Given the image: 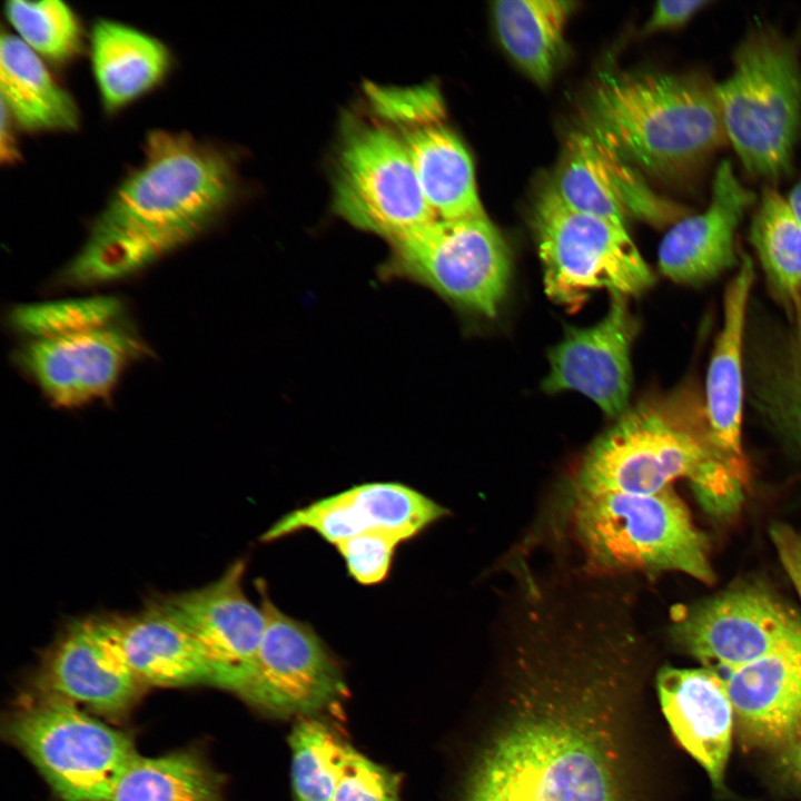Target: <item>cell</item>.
Returning a JSON list of instances; mask_svg holds the SVG:
<instances>
[{
    "label": "cell",
    "mask_w": 801,
    "mask_h": 801,
    "mask_svg": "<svg viewBox=\"0 0 801 801\" xmlns=\"http://www.w3.org/2000/svg\"><path fill=\"white\" fill-rule=\"evenodd\" d=\"M246 562L237 560L206 586L160 597L190 632L211 685L239 693L256 662L266 617L244 590Z\"/></svg>",
    "instance_id": "4fadbf2b"
},
{
    "label": "cell",
    "mask_w": 801,
    "mask_h": 801,
    "mask_svg": "<svg viewBox=\"0 0 801 801\" xmlns=\"http://www.w3.org/2000/svg\"><path fill=\"white\" fill-rule=\"evenodd\" d=\"M551 186L568 207L621 227L630 218L663 227L689 215L688 208L655 194L631 164L585 130L570 136Z\"/></svg>",
    "instance_id": "5bb4252c"
},
{
    "label": "cell",
    "mask_w": 801,
    "mask_h": 801,
    "mask_svg": "<svg viewBox=\"0 0 801 801\" xmlns=\"http://www.w3.org/2000/svg\"><path fill=\"white\" fill-rule=\"evenodd\" d=\"M750 240L777 294L793 304L801 299V225L775 188L762 189Z\"/></svg>",
    "instance_id": "f1b7e54d"
},
{
    "label": "cell",
    "mask_w": 801,
    "mask_h": 801,
    "mask_svg": "<svg viewBox=\"0 0 801 801\" xmlns=\"http://www.w3.org/2000/svg\"><path fill=\"white\" fill-rule=\"evenodd\" d=\"M709 4H711L709 0L657 1L645 22L644 30L651 33L682 27Z\"/></svg>",
    "instance_id": "8d00e7d4"
},
{
    "label": "cell",
    "mask_w": 801,
    "mask_h": 801,
    "mask_svg": "<svg viewBox=\"0 0 801 801\" xmlns=\"http://www.w3.org/2000/svg\"><path fill=\"white\" fill-rule=\"evenodd\" d=\"M400 775L353 745L340 769L332 801H399Z\"/></svg>",
    "instance_id": "836d02e7"
},
{
    "label": "cell",
    "mask_w": 801,
    "mask_h": 801,
    "mask_svg": "<svg viewBox=\"0 0 801 801\" xmlns=\"http://www.w3.org/2000/svg\"><path fill=\"white\" fill-rule=\"evenodd\" d=\"M705 73L604 72L582 108L584 130L665 180L694 176L729 142Z\"/></svg>",
    "instance_id": "277c9868"
},
{
    "label": "cell",
    "mask_w": 801,
    "mask_h": 801,
    "mask_svg": "<svg viewBox=\"0 0 801 801\" xmlns=\"http://www.w3.org/2000/svg\"><path fill=\"white\" fill-rule=\"evenodd\" d=\"M801 599V551L782 562ZM743 738L760 748L793 746L801 736V639L724 678Z\"/></svg>",
    "instance_id": "d6986e66"
},
{
    "label": "cell",
    "mask_w": 801,
    "mask_h": 801,
    "mask_svg": "<svg viewBox=\"0 0 801 801\" xmlns=\"http://www.w3.org/2000/svg\"><path fill=\"white\" fill-rule=\"evenodd\" d=\"M533 226L548 297L578 308L593 290L640 295L654 275L626 228L565 205L552 186L538 195Z\"/></svg>",
    "instance_id": "52a82bcc"
},
{
    "label": "cell",
    "mask_w": 801,
    "mask_h": 801,
    "mask_svg": "<svg viewBox=\"0 0 801 801\" xmlns=\"http://www.w3.org/2000/svg\"><path fill=\"white\" fill-rule=\"evenodd\" d=\"M368 92L378 115L400 129L441 122L445 116L442 96L434 86L411 89L373 86Z\"/></svg>",
    "instance_id": "e575fe53"
},
{
    "label": "cell",
    "mask_w": 801,
    "mask_h": 801,
    "mask_svg": "<svg viewBox=\"0 0 801 801\" xmlns=\"http://www.w3.org/2000/svg\"><path fill=\"white\" fill-rule=\"evenodd\" d=\"M753 279V263L749 256L743 255L739 271L725 290L723 325L709 364L705 385L709 438L724 457L743 467L742 342Z\"/></svg>",
    "instance_id": "7402d4cb"
},
{
    "label": "cell",
    "mask_w": 801,
    "mask_h": 801,
    "mask_svg": "<svg viewBox=\"0 0 801 801\" xmlns=\"http://www.w3.org/2000/svg\"><path fill=\"white\" fill-rule=\"evenodd\" d=\"M384 275L424 285L485 317L497 314L511 278V256L485 215L434 219L393 239Z\"/></svg>",
    "instance_id": "9c48e42d"
},
{
    "label": "cell",
    "mask_w": 801,
    "mask_h": 801,
    "mask_svg": "<svg viewBox=\"0 0 801 801\" xmlns=\"http://www.w3.org/2000/svg\"><path fill=\"white\" fill-rule=\"evenodd\" d=\"M671 634L706 668L729 673L801 639V614L762 587L740 586L678 614Z\"/></svg>",
    "instance_id": "7c38bea8"
},
{
    "label": "cell",
    "mask_w": 801,
    "mask_h": 801,
    "mask_svg": "<svg viewBox=\"0 0 801 801\" xmlns=\"http://www.w3.org/2000/svg\"><path fill=\"white\" fill-rule=\"evenodd\" d=\"M571 524L597 572L673 571L715 581L709 540L673 487L651 495H574Z\"/></svg>",
    "instance_id": "8992f818"
},
{
    "label": "cell",
    "mask_w": 801,
    "mask_h": 801,
    "mask_svg": "<svg viewBox=\"0 0 801 801\" xmlns=\"http://www.w3.org/2000/svg\"><path fill=\"white\" fill-rule=\"evenodd\" d=\"M425 199L438 219L485 215L469 154L441 122L400 129Z\"/></svg>",
    "instance_id": "d4e9b609"
},
{
    "label": "cell",
    "mask_w": 801,
    "mask_h": 801,
    "mask_svg": "<svg viewBox=\"0 0 801 801\" xmlns=\"http://www.w3.org/2000/svg\"><path fill=\"white\" fill-rule=\"evenodd\" d=\"M402 542L386 533L367 532L336 545L348 574L363 585L384 581L392 568L397 546Z\"/></svg>",
    "instance_id": "d590c367"
},
{
    "label": "cell",
    "mask_w": 801,
    "mask_h": 801,
    "mask_svg": "<svg viewBox=\"0 0 801 801\" xmlns=\"http://www.w3.org/2000/svg\"><path fill=\"white\" fill-rule=\"evenodd\" d=\"M756 195L736 177L733 165L722 160L715 169L711 200L700 214L673 224L659 247V267L679 284H701L732 267L734 235Z\"/></svg>",
    "instance_id": "ffe728a7"
},
{
    "label": "cell",
    "mask_w": 801,
    "mask_h": 801,
    "mask_svg": "<svg viewBox=\"0 0 801 801\" xmlns=\"http://www.w3.org/2000/svg\"><path fill=\"white\" fill-rule=\"evenodd\" d=\"M93 76L103 107L115 111L156 87L168 73L171 55L154 36L109 19L90 34Z\"/></svg>",
    "instance_id": "cb8c5ba5"
},
{
    "label": "cell",
    "mask_w": 801,
    "mask_h": 801,
    "mask_svg": "<svg viewBox=\"0 0 801 801\" xmlns=\"http://www.w3.org/2000/svg\"><path fill=\"white\" fill-rule=\"evenodd\" d=\"M787 200L797 220L801 225V177L791 189Z\"/></svg>",
    "instance_id": "f35d334b"
},
{
    "label": "cell",
    "mask_w": 801,
    "mask_h": 801,
    "mask_svg": "<svg viewBox=\"0 0 801 801\" xmlns=\"http://www.w3.org/2000/svg\"><path fill=\"white\" fill-rule=\"evenodd\" d=\"M108 801H227L222 777L196 751L139 756Z\"/></svg>",
    "instance_id": "83f0119b"
},
{
    "label": "cell",
    "mask_w": 801,
    "mask_h": 801,
    "mask_svg": "<svg viewBox=\"0 0 801 801\" xmlns=\"http://www.w3.org/2000/svg\"><path fill=\"white\" fill-rule=\"evenodd\" d=\"M662 712L683 749L721 788L731 751L734 710L724 678L709 668L664 666L656 678Z\"/></svg>",
    "instance_id": "44dd1931"
},
{
    "label": "cell",
    "mask_w": 801,
    "mask_h": 801,
    "mask_svg": "<svg viewBox=\"0 0 801 801\" xmlns=\"http://www.w3.org/2000/svg\"><path fill=\"white\" fill-rule=\"evenodd\" d=\"M797 322L782 360L765 382L761 399L768 414L801 444V299Z\"/></svg>",
    "instance_id": "d6a6232c"
},
{
    "label": "cell",
    "mask_w": 801,
    "mask_h": 801,
    "mask_svg": "<svg viewBox=\"0 0 801 801\" xmlns=\"http://www.w3.org/2000/svg\"><path fill=\"white\" fill-rule=\"evenodd\" d=\"M288 742L294 801H332L352 744L314 718L296 722Z\"/></svg>",
    "instance_id": "f546056e"
},
{
    "label": "cell",
    "mask_w": 801,
    "mask_h": 801,
    "mask_svg": "<svg viewBox=\"0 0 801 801\" xmlns=\"http://www.w3.org/2000/svg\"><path fill=\"white\" fill-rule=\"evenodd\" d=\"M4 12L18 37L41 58L65 62L79 53L81 27L65 2L11 0Z\"/></svg>",
    "instance_id": "1f68e13d"
},
{
    "label": "cell",
    "mask_w": 801,
    "mask_h": 801,
    "mask_svg": "<svg viewBox=\"0 0 801 801\" xmlns=\"http://www.w3.org/2000/svg\"><path fill=\"white\" fill-rule=\"evenodd\" d=\"M144 151L62 273L65 284L88 287L129 276L199 236L230 202L233 167L212 146L158 129Z\"/></svg>",
    "instance_id": "7a4b0ae2"
},
{
    "label": "cell",
    "mask_w": 801,
    "mask_h": 801,
    "mask_svg": "<svg viewBox=\"0 0 801 801\" xmlns=\"http://www.w3.org/2000/svg\"><path fill=\"white\" fill-rule=\"evenodd\" d=\"M0 90L12 120L29 131H72L79 110L70 93L52 78L40 56L19 37L1 36Z\"/></svg>",
    "instance_id": "484cf974"
},
{
    "label": "cell",
    "mask_w": 801,
    "mask_h": 801,
    "mask_svg": "<svg viewBox=\"0 0 801 801\" xmlns=\"http://www.w3.org/2000/svg\"><path fill=\"white\" fill-rule=\"evenodd\" d=\"M266 625L254 670L238 693L273 718H313L337 703L346 684L337 660L308 623L280 611L257 581Z\"/></svg>",
    "instance_id": "8fae6325"
},
{
    "label": "cell",
    "mask_w": 801,
    "mask_h": 801,
    "mask_svg": "<svg viewBox=\"0 0 801 801\" xmlns=\"http://www.w3.org/2000/svg\"><path fill=\"white\" fill-rule=\"evenodd\" d=\"M686 478L702 505L719 517L743 500L746 468L703 436L686 397L674 394L629 407L586 449L573 474L574 495H651Z\"/></svg>",
    "instance_id": "3957f363"
},
{
    "label": "cell",
    "mask_w": 801,
    "mask_h": 801,
    "mask_svg": "<svg viewBox=\"0 0 801 801\" xmlns=\"http://www.w3.org/2000/svg\"><path fill=\"white\" fill-rule=\"evenodd\" d=\"M576 2L501 0L493 3L500 41L513 61L540 86L548 83L565 56V24Z\"/></svg>",
    "instance_id": "4316f807"
},
{
    "label": "cell",
    "mask_w": 801,
    "mask_h": 801,
    "mask_svg": "<svg viewBox=\"0 0 801 801\" xmlns=\"http://www.w3.org/2000/svg\"><path fill=\"white\" fill-rule=\"evenodd\" d=\"M446 514L444 506L405 484L365 483L287 513L260 541L268 543L310 530L334 545L367 532L386 533L403 543Z\"/></svg>",
    "instance_id": "2e32d148"
},
{
    "label": "cell",
    "mask_w": 801,
    "mask_h": 801,
    "mask_svg": "<svg viewBox=\"0 0 801 801\" xmlns=\"http://www.w3.org/2000/svg\"><path fill=\"white\" fill-rule=\"evenodd\" d=\"M12 118L7 111L6 107L1 105V161L7 164H13L18 160V149L13 138L11 129Z\"/></svg>",
    "instance_id": "74e56055"
},
{
    "label": "cell",
    "mask_w": 801,
    "mask_h": 801,
    "mask_svg": "<svg viewBox=\"0 0 801 801\" xmlns=\"http://www.w3.org/2000/svg\"><path fill=\"white\" fill-rule=\"evenodd\" d=\"M715 91L728 140L745 170L769 181L788 175L801 138L798 44L773 27H751Z\"/></svg>",
    "instance_id": "5b68a950"
},
{
    "label": "cell",
    "mask_w": 801,
    "mask_h": 801,
    "mask_svg": "<svg viewBox=\"0 0 801 801\" xmlns=\"http://www.w3.org/2000/svg\"><path fill=\"white\" fill-rule=\"evenodd\" d=\"M637 329L627 297L611 294L601 320L584 328H568L551 349L544 392H578L609 417L617 418L630 407L631 348Z\"/></svg>",
    "instance_id": "ac0fdd59"
},
{
    "label": "cell",
    "mask_w": 801,
    "mask_h": 801,
    "mask_svg": "<svg viewBox=\"0 0 801 801\" xmlns=\"http://www.w3.org/2000/svg\"><path fill=\"white\" fill-rule=\"evenodd\" d=\"M125 307L113 296H92L18 305L9 323L27 340L47 339L107 327L122 322Z\"/></svg>",
    "instance_id": "4dcf8cb0"
},
{
    "label": "cell",
    "mask_w": 801,
    "mask_h": 801,
    "mask_svg": "<svg viewBox=\"0 0 801 801\" xmlns=\"http://www.w3.org/2000/svg\"><path fill=\"white\" fill-rule=\"evenodd\" d=\"M540 669L484 746L462 801H627L610 695L614 650Z\"/></svg>",
    "instance_id": "6da1fadb"
},
{
    "label": "cell",
    "mask_w": 801,
    "mask_h": 801,
    "mask_svg": "<svg viewBox=\"0 0 801 801\" xmlns=\"http://www.w3.org/2000/svg\"><path fill=\"white\" fill-rule=\"evenodd\" d=\"M789 764L792 769L793 774L801 782V736L797 741V743L790 748Z\"/></svg>",
    "instance_id": "ab89813d"
},
{
    "label": "cell",
    "mask_w": 801,
    "mask_h": 801,
    "mask_svg": "<svg viewBox=\"0 0 801 801\" xmlns=\"http://www.w3.org/2000/svg\"><path fill=\"white\" fill-rule=\"evenodd\" d=\"M38 680L44 694L82 703L106 715L125 712L141 685L110 616L68 623L47 650Z\"/></svg>",
    "instance_id": "e0dca14e"
},
{
    "label": "cell",
    "mask_w": 801,
    "mask_h": 801,
    "mask_svg": "<svg viewBox=\"0 0 801 801\" xmlns=\"http://www.w3.org/2000/svg\"><path fill=\"white\" fill-rule=\"evenodd\" d=\"M8 734L61 801H108L140 756L127 734L49 694L14 713Z\"/></svg>",
    "instance_id": "ba28073f"
},
{
    "label": "cell",
    "mask_w": 801,
    "mask_h": 801,
    "mask_svg": "<svg viewBox=\"0 0 801 801\" xmlns=\"http://www.w3.org/2000/svg\"><path fill=\"white\" fill-rule=\"evenodd\" d=\"M146 346L123 322L72 335L27 340L18 365L56 406L70 408L108 395Z\"/></svg>",
    "instance_id": "9a60e30c"
},
{
    "label": "cell",
    "mask_w": 801,
    "mask_h": 801,
    "mask_svg": "<svg viewBox=\"0 0 801 801\" xmlns=\"http://www.w3.org/2000/svg\"><path fill=\"white\" fill-rule=\"evenodd\" d=\"M333 205L347 222L388 241L436 219L402 137L382 125L346 135Z\"/></svg>",
    "instance_id": "30bf717a"
},
{
    "label": "cell",
    "mask_w": 801,
    "mask_h": 801,
    "mask_svg": "<svg viewBox=\"0 0 801 801\" xmlns=\"http://www.w3.org/2000/svg\"><path fill=\"white\" fill-rule=\"evenodd\" d=\"M125 657L141 684H211L197 642L161 599L131 615H111Z\"/></svg>",
    "instance_id": "603a6c76"
}]
</instances>
